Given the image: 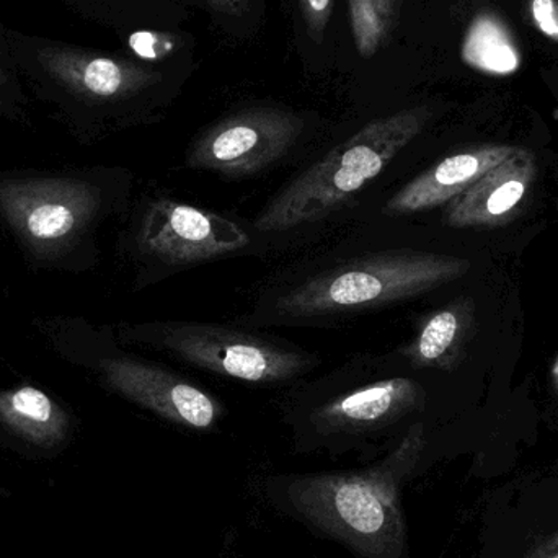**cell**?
<instances>
[{"mask_svg":"<svg viewBox=\"0 0 558 558\" xmlns=\"http://www.w3.org/2000/svg\"><path fill=\"white\" fill-rule=\"evenodd\" d=\"M354 46L373 58L389 43L399 23L402 0H348Z\"/></svg>","mask_w":558,"mask_h":558,"instance_id":"obj_16","label":"cell"},{"mask_svg":"<svg viewBox=\"0 0 558 558\" xmlns=\"http://www.w3.org/2000/svg\"><path fill=\"white\" fill-rule=\"evenodd\" d=\"M208 2L211 3L213 9L219 10V12L235 15L247 7L248 0H208Z\"/></svg>","mask_w":558,"mask_h":558,"instance_id":"obj_21","label":"cell"},{"mask_svg":"<svg viewBox=\"0 0 558 558\" xmlns=\"http://www.w3.org/2000/svg\"><path fill=\"white\" fill-rule=\"evenodd\" d=\"M554 376H556V380L558 384V360H557L556 366H554Z\"/></svg>","mask_w":558,"mask_h":558,"instance_id":"obj_22","label":"cell"},{"mask_svg":"<svg viewBox=\"0 0 558 558\" xmlns=\"http://www.w3.org/2000/svg\"><path fill=\"white\" fill-rule=\"evenodd\" d=\"M520 558H558V530L549 534H537L527 544Z\"/></svg>","mask_w":558,"mask_h":558,"instance_id":"obj_20","label":"cell"},{"mask_svg":"<svg viewBox=\"0 0 558 558\" xmlns=\"http://www.w3.org/2000/svg\"><path fill=\"white\" fill-rule=\"evenodd\" d=\"M51 350L72 366L87 371L101 387L183 428L206 432L218 423L222 407L205 390L156 364L108 350L104 331L81 317L36 320Z\"/></svg>","mask_w":558,"mask_h":558,"instance_id":"obj_4","label":"cell"},{"mask_svg":"<svg viewBox=\"0 0 558 558\" xmlns=\"http://www.w3.org/2000/svg\"><path fill=\"white\" fill-rule=\"evenodd\" d=\"M469 268L468 260L449 255L384 252L302 282L279 298L277 311L284 317L308 318L390 304L454 281Z\"/></svg>","mask_w":558,"mask_h":558,"instance_id":"obj_5","label":"cell"},{"mask_svg":"<svg viewBox=\"0 0 558 558\" xmlns=\"http://www.w3.org/2000/svg\"><path fill=\"white\" fill-rule=\"evenodd\" d=\"M299 5H301L302 19L307 26L308 35L315 41H320L330 22L333 0H299Z\"/></svg>","mask_w":558,"mask_h":558,"instance_id":"obj_18","label":"cell"},{"mask_svg":"<svg viewBox=\"0 0 558 558\" xmlns=\"http://www.w3.org/2000/svg\"><path fill=\"white\" fill-rule=\"evenodd\" d=\"M428 120V108L418 107L371 121L275 196L258 216V231H289L341 208L380 175Z\"/></svg>","mask_w":558,"mask_h":558,"instance_id":"obj_3","label":"cell"},{"mask_svg":"<svg viewBox=\"0 0 558 558\" xmlns=\"http://www.w3.org/2000/svg\"><path fill=\"white\" fill-rule=\"evenodd\" d=\"M462 58L471 68L490 75L514 74L521 65L513 35L494 13H482L472 22L462 46Z\"/></svg>","mask_w":558,"mask_h":558,"instance_id":"obj_15","label":"cell"},{"mask_svg":"<svg viewBox=\"0 0 558 558\" xmlns=\"http://www.w3.org/2000/svg\"><path fill=\"white\" fill-rule=\"evenodd\" d=\"M114 202L105 169L0 170V228L35 271L88 270Z\"/></svg>","mask_w":558,"mask_h":558,"instance_id":"obj_2","label":"cell"},{"mask_svg":"<svg viewBox=\"0 0 558 558\" xmlns=\"http://www.w3.org/2000/svg\"><path fill=\"white\" fill-rule=\"evenodd\" d=\"M0 118H5L13 123L28 121V104L7 62L2 41H0Z\"/></svg>","mask_w":558,"mask_h":558,"instance_id":"obj_17","label":"cell"},{"mask_svg":"<svg viewBox=\"0 0 558 558\" xmlns=\"http://www.w3.org/2000/svg\"><path fill=\"white\" fill-rule=\"evenodd\" d=\"M426 433L413 423L386 456L356 471L278 475L265 497L315 536L333 541L354 558H409L403 488L415 477Z\"/></svg>","mask_w":558,"mask_h":558,"instance_id":"obj_1","label":"cell"},{"mask_svg":"<svg viewBox=\"0 0 558 558\" xmlns=\"http://www.w3.org/2000/svg\"><path fill=\"white\" fill-rule=\"evenodd\" d=\"M38 58L46 98L77 137L92 136L98 110L123 104L162 78L140 62L77 49L52 46Z\"/></svg>","mask_w":558,"mask_h":558,"instance_id":"obj_6","label":"cell"},{"mask_svg":"<svg viewBox=\"0 0 558 558\" xmlns=\"http://www.w3.org/2000/svg\"><path fill=\"white\" fill-rule=\"evenodd\" d=\"M425 392L407 377L379 380L353 392L328 400L308 415L311 442L330 446L333 442H357L374 438L422 409Z\"/></svg>","mask_w":558,"mask_h":558,"instance_id":"obj_10","label":"cell"},{"mask_svg":"<svg viewBox=\"0 0 558 558\" xmlns=\"http://www.w3.org/2000/svg\"><path fill=\"white\" fill-rule=\"evenodd\" d=\"M78 432L77 416L33 384L0 390V448L29 461L64 454Z\"/></svg>","mask_w":558,"mask_h":558,"instance_id":"obj_11","label":"cell"},{"mask_svg":"<svg viewBox=\"0 0 558 558\" xmlns=\"http://www.w3.org/2000/svg\"><path fill=\"white\" fill-rule=\"evenodd\" d=\"M472 305L459 301L439 308L423 322L415 340L403 348L407 360L418 367L451 369L468 341Z\"/></svg>","mask_w":558,"mask_h":558,"instance_id":"obj_14","label":"cell"},{"mask_svg":"<svg viewBox=\"0 0 558 558\" xmlns=\"http://www.w3.org/2000/svg\"><path fill=\"white\" fill-rule=\"evenodd\" d=\"M121 335L159 344L185 363L245 383H282L311 366L307 356L218 325H141L124 327Z\"/></svg>","mask_w":558,"mask_h":558,"instance_id":"obj_7","label":"cell"},{"mask_svg":"<svg viewBox=\"0 0 558 558\" xmlns=\"http://www.w3.org/2000/svg\"><path fill=\"white\" fill-rule=\"evenodd\" d=\"M0 558H5V557H0Z\"/></svg>","mask_w":558,"mask_h":558,"instance_id":"obj_23","label":"cell"},{"mask_svg":"<svg viewBox=\"0 0 558 558\" xmlns=\"http://www.w3.org/2000/svg\"><path fill=\"white\" fill-rule=\"evenodd\" d=\"M536 159L517 147L513 156L488 170L474 185L448 203L445 221L451 228H498L520 213L536 179Z\"/></svg>","mask_w":558,"mask_h":558,"instance_id":"obj_12","label":"cell"},{"mask_svg":"<svg viewBox=\"0 0 558 558\" xmlns=\"http://www.w3.org/2000/svg\"><path fill=\"white\" fill-rule=\"evenodd\" d=\"M304 121L292 111L251 108L218 121L190 149L186 163L229 177L255 175L281 159L301 136Z\"/></svg>","mask_w":558,"mask_h":558,"instance_id":"obj_8","label":"cell"},{"mask_svg":"<svg viewBox=\"0 0 558 558\" xmlns=\"http://www.w3.org/2000/svg\"><path fill=\"white\" fill-rule=\"evenodd\" d=\"M530 13L536 28L558 43V0H531Z\"/></svg>","mask_w":558,"mask_h":558,"instance_id":"obj_19","label":"cell"},{"mask_svg":"<svg viewBox=\"0 0 558 558\" xmlns=\"http://www.w3.org/2000/svg\"><path fill=\"white\" fill-rule=\"evenodd\" d=\"M247 232L216 215L175 199L150 203L137 228L140 252L166 264L192 265L247 247Z\"/></svg>","mask_w":558,"mask_h":558,"instance_id":"obj_9","label":"cell"},{"mask_svg":"<svg viewBox=\"0 0 558 558\" xmlns=\"http://www.w3.org/2000/svg\"><path fill=\"white\" fill-rule=\"evenodd\" d=\"M514 150L517 147L492 144L446 157L396 193L387 203L386 215H413L446 205L474 185L488 170L513 156Z\"/></svg>","mask_w":558,"mask_h":558,"instance_id":"obj_13","label":"cell"}]
</instances>
